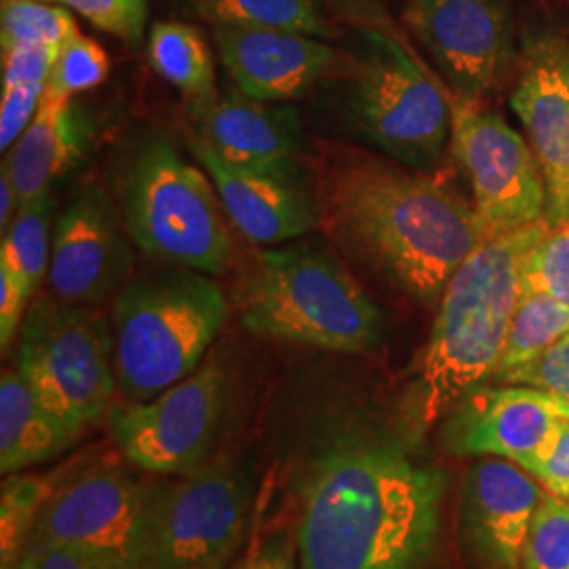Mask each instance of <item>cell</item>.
Listing matches in <instances>:
<instances>
[{"label": "cell", "mask_w": 569, "mask_h": 569, "mask_svg": "<svg viewBox=\"0 0 569 569\" xmlns=\"http://www.w3.org/2000/svg\"><path fill=\"white\" fill-rule=\"evenodd\" d=\"M331 430L296 533L300 569L425 568L446 475L359 418L336 413Z\"/></svg>", "instance_id": "6da1fadb"}, {"label": "cell", "mask_w": 569, "mask_h": 569, "mask_svg": "<svg viewBox=\"0 0 569 569\" xmlns=\"http://www.w3.org/2000/svg\"><path fill=\"white\" fill-rule=\"evenodd\" d=\"M319 201L345 249L425 305L488 237L475 204L448 186L361 154L329 167Z\"/></svg>", "instance_id": "7a4b0ae2"}, {"label": "cell", "mask_w": 569, "mask_h": 569, "mask_svg": "<svg viewBox=\"0 0 569 569\" xmlns=\"http://www.w3.org/2000/svg\"><path fill=\"white\" fill-rule=\"evenodd\" d=\"M549 222L488 234L441 296L416 385V422L432 427L496 373L521 298V260Z\"/></svg>", "instance_id": "3957f363"}, {"label": "cell", "mask_w": 569, "mask_h": 569, "mask_svg": "<svg viewBox=\"0 0 569 569\" xmlns=\"http://www.w3.org/2000/svg\"><path fill=\"white\" fill-rule=\"evenodd\" d=\"M239 306L253 336L346 355L378 346L385 331L363 284L326 243L306 237L256 251Z\"/></svg>", "instance_id": "277c9868"}, {"label": "cell", "mask_w": 569, "mask_h": 569, "mask_svg": "<svg viewBox=\"0 0 569 569\" xmlns=\"http://www.w3.org/2000/svg\"><path fill=\"white\" fill-rule=\"evenodd\" d=\"M228 315L222 287L167 264L131 277L112 308L114 371L122 401H146L203 366Z\"/></svg>", "instance_id": "5b68a950"}, {"label": "cell", "mask_w": 569, "mask_h": 569, "mask_svg": "<svg viewBox=\"0 0 569 569\" xmlns=\"http://www.w3.org/2000/svg\"><path fill=\"white\" fill-rule=\"evenodd\" d=\"M117 192L127 232L146 256L211 277L230 264L232 241L218 190L169 140L138 143Z\"/></svg>", "instance_id": "8992f818"}, {"label": "cell", "mask_w": 569, "mask_h": 569, "mask_svg": "<svg viewBox=\"0 0 569 569\" xmlns=\"http://www.w3.org/2000/svg\"><path fill=\"white\" fill-rule=\"evenodd\" d=\"M348 114L367 142L411 169H430L451 140V98L443 84L380 20L361 28Z\"/></svg>", "instance_id": "52a82bcc"}, {"label": "cell", "mask_w": 569, "mask_h": 569, "mask_svg": "<svg viewBox=\"0 0 569 569\" xmlns=\"http://www.w3.org/2000/svg\"><path fill=\"white\" fill-rule=\"evenodd\" d=\"M13 367L42 406L77 432L114 407V333L96 306L37 298L23 317Z\"/></svg>", "instance_id": "ba28073f"}, {"label": "cell", "mask_w": 569, "mask_h": 569, "mask_svg": "<svg viewBox=\"0 0 569 569\" xmlns=\"http://www.w3.org/2000/svg\"><path fill=\"white\" fill-rule=\"evenodd\" d=\"M253 483L241 465L218 458L152 483L150 569H226L243 547Z\"/></svg>", "instance_id": "9c48e42d"}, {"label": "cell", "mask_w": 569, "mask_h": 569, "mask_svg": "<svg viewBox=\"0 0 569 569\" xmlns=\"http://www.w3.org/2000/svg\"><path fill=\"white\" fill-rule=\"evenodd\" d=\"M32 540L77 547L106 569H150L152 483L119 465L72 468L42 509Z\"/></svg>", "instance_id": "30bf717a"}, {"label": "cell", "mask_w": 569, "mask_h": 569, "mask_svg": "<svg viewBox=\"0 0 569 569\" xmlns=\"http://www.w3.org/2000/svg\"><path fill=\"white\" fill-rule=\"evenodd\" d=\"M228 373L216 359L146 401H121L108 428L122 456L146 472L176 477L209 462L224 425Z\"/></svg>", "instance_id": "8fae6325"}, {"label": "cell", "mask_w": 569, "mask_h": 569, "mask_svg": "<svg viewBox=\"0 0 569 569\" xmlns=\"http://www.w3.org/2000/svg\"><path fill=\"white\" fill-rule=\"evenodd\" d=\"M451 150L488 234L547 222V183L529 143L481 102L451 96Z\"/></svg>", "instance_id": "7c38bea8"}, {"label": "cell", "mask_w": 569, "mask_h": 569, "mask_svg": "<svg viewBox=\"0 0 569 569\" xmlns=\"http://www.w3.org/2000/svg\"><path fill=\"white\" fill-rule=\"evenodd\" d=\"M133 241L119 203L91 183L63 209L51 244L47 281L56 298L98 306L117 296L131 277Z\"/></svg>", "instance_id": "4fadbf2b"}, {"label": "cell", "mask_w": 569, "mask_h": 569, "mask_svg": "<svg viewBox=\"0 0 569 569\" xmlns=\"http://www.w3.org/2000/svg\"><path fill=\"white\" fill-rule=\"evenodd\" d=\"M566 418L568 403L549 390L479 387L449 409L441 446L458 458H502L529 470Z\"/></svg>", "instance_id": "5bb4252c"}, {"label": "cell", "mask_w": 569, "mask_h": 569, "mask_svg": "<svg viewBox=\"0 0 569 569\" xmlns=\"http://www.w3.org/2000/svg\"><path fill=\"white\" fill-rule=\"evenodd\" d=\"M406 18L456 96L481 102L496 87L512 49L500 0H411Z\"/></svg>", "instance_id": "9a60e30c"}, {"label": "cell", "mask_w": 569, "mask_h": 569, "mask_svg": "<svg viewBox=\"0 0 569 569\" xmlns=\"http://www.w3.org/2000/svg\"><path fill=\"white\" fill-rule=\"evenodd\" d=\"M190 150L216 186L226 216L251 243L298 241L323 222L321 201L302 176L234 167L197 138H190Z\"/></svg>", "instance_id": "2e32d148"}, {"label": "cell", "mask_w": 569, "mask_h": 569, "mask_svg": "<svg viewBox=\"0 0 569 569\" xmlns=\"http://www.w3.org/2000/svg\"><path fill=\"white\" fill-rule=\"evenodd\" d=\"M194 138L226 163L253 171L302 176L305 143L296 108L247 98L239 89L190 103Z\"/></svg>", "instance_id": "e0dca14e"}, {"label": "cell", "mask_w": 569, "mask_h": 569, "mask_svg": "<svg viewBox=\"0 0 569 569\" xmlns=\"http://www.w3.org/2000/svg\"><path fill=\"white\" fill-rule=\"evenodd\" d=\"M542 489L528 470L486 458L468 470L460 528L468 550L486 569H521L529 526Z\"/></svg>", "instance_id": "ac0fdd59"}, {"label": "cell", "mask_w": 569, "mask_h": 569, "mask_svg": "<svg viewBox=\"0 0 569 569\" xmlns=\"http://www.w3.org/2000/svg\"><path fill=\"white\" fill-rule=\"evenodd\" d=\"M547 183V222L569 220V47H531L512 98Z\"/></svg>", "instance_id": "d6986e66"}, {"label": "cell", "mask_w": 569, "mask_h": 569, "mask_svg": "<svg viewBox=\"0 0 569 569\" xmlns=\"http://www.w3.org/2000/svg\"><path fill=\"white\" fill-rule=\"evenodd\" d=\"M213 37L234 87L260 102L305 96L336 60L329 42L300 32L213 26Z\"/></svg>", "instance_id": "ffe728a7"}, {"label": "cell", "mask_w": 569, "mask_h": 569, "mask_svg": "<svg viewBox=\"0 0 569 569\" xmlns=\"http://www.w3.org/2000/svg\"><path fill=\"white\" fill-rule=\"evenodd\" d=\"M91 124L72 100L42 93L34 121L9 150L2 167L9 171L21 204L49 194L51 183L81 159Z\"/></svg>", "instance_id": "44dd1931"}, {"label": "cell", "mask_w": 569, "mask_h": 569, "mask_svg": "<svg viewBox=\"0 0 569 569\" xmlns=\"http://www.w3.org/2000/svg\"><path fill=\"white\" fill-rule=\"evenodd\" d=\"M81 432L68 427L13 369L0 376V470L16 475L58 458L70 448Z\"/></svg>", "instance_id": "7402d4cb"}, {"label": "cell", "mask_w": 569, "mask_h": 569, "mask_svg": "<svg viewBox=\"0 0 569 569\" xmlns=\"http://www.w3.org/2000/svg\"><path fill=\"white\" fill-rule=\"evenodd\" d=\"M148 60L154 72L190 103L204 102L218 93L211 51L201 32L188 23H154L148 34Z\"/></svg>", "instance_id": "603a6c76"}, {"label": "cell", "mask_w": 569, "mask_h": 569, "mask_svg": "<svg viewBox=\"0 0 569 569\" xmlns=\"http://www.w3.org/2000/svg\"><path fill=\"white\" fill-rule=\"evenodd\" d=\"M72 468L53 472H16L0 488V569H16L28 549L42 509Z\"/></svg>", "instance_id": "cb8c5ba5"}, {"label": "cell", "mask_w": 569, "mask_h": 569, "mask_svg": "<svg viewBox=\"0 0 569 569\" xmlns=\"http://www.w3.org/2000/svg\"><path fill=\"white\" fill-rule=\"evenodd\" d=\"M192 7L213 26L300 32L323 41L331 37L319 0H192Z\"/></svg>", "instance_id": "d4e9b609"}, {"label": "cell", "mask_w": 569, "mask_h": 569, "mask_svg": "<svg viewBox=\"0 0 569 569\" xmlns=\"http://www.w3.org/2000/svg\"><path fill=\"white\" fill-rule=\"evenodd\" d=\"M568 333V305L555 300L549 293L521 291L510 321L507 345L491 380L500 382L510 371L536 361Z\"/></svg>", "instance_id": "484cf974"}, {"label": "cell", "mask_w": 569, "mask_h": 569, "mask_svg": "<svg viewBox=\"0 0 569 569\" xmlns=\"http://www.w3.org/2000/svg\"><path fill=\"white\" fill-rule=\"evenodd\" d=\"M51 197L21 204L13 224L2 234L0 268L9 270L34 296L51 264Z\"/></svg>", "instance_id": "4316f807"}, {"label": "cell", "mask_w": 569, "mask_h": 569, "mask_svg": "<svg viewBox=\"0 0 569 569\" xmlns=\"http://www.w3.org/2000/svg\"><path fill=\"white\" fill-rule=\"evenodd\" d=\"M77 34H81V30L66 7L42 0H2V51L21 44H47L61 49Z\"/></svg>", "instance_id": "83f0119b"}, {"label": "cell", "mask_w": 569, "mask_h": 569, "mask_svg": "<svg viewBox=\"0 0 569 569\" xmlns=\"http://www.w3.org/2000/svg\"><path fill=\"white\" fill-rule=\"evenodd\" d=\"M521 291L549 293L569 306V220L549 226L521 260Z\"/></svg>", "instance_id": "f1b7e54d"}, {"label": "cell", "mask_w": 569, "mask_h": 569, "mask_svg": "<svg viewBox=\"0 0 569 569\" xmlns=\"http://www.w3.org/2000/svg\"><path fill=\"white\" fill-rule=\"evenodd\" d=\"M521 569H569V502L542 489Z\"/></svg>", "instance_id": "f546056e"}, {"label": "cell", "mask_w": 569, "mask_h": 569, "mask_svg": "<svg viewBox=\"0 0 569 569\" xmlns=\"http://www.w3.org/2000/svg\"><path fill=\"white\" fill-rule=\"evenodd\" d=\"M108 72L110 61L102 47L84 34H77L61 47L44 93L61 100H72L79 93L100 87Z\"/></svg>", "instance_id": "4dcf8cb0"}, {"label": "cell", "mask_w": 569, "mask_h": 569, "mask_svg": "<svg viewBox=\"0 0 569 569\" xmlns=\"http://www.w3.org/2000/svg\"><path fill=\"white\" fill-rule=\"evenodd\" d=\"M77 11L81 18L103 32L129 44L142 41L146 26V0H42Z\"/></svg>", "instance_id": "1f68e13d"}, {"label": "cell", "mask_w": 569, "mask_h": 569, "mask_svg": "<svg viewBox=\"0 0 569 569\" xmlns=\"http://www.w3.org/2000/svg\"><path fill=\"white\" fill-rule=\"evenodd\" d=\"M498 385L540 388L557 397H566L569 392V333L536 361L510 371Z\"/></svg>", "instance_id": "d6a6232c"}, {"label": "cell", "mask_w": 569, "mask_h": 569, "mask_svg": "<svg viewBox=\"0 0 569 569\" xmlns=\"http://www.w3.org/2000/svg\"><path fill=\"white\" fill-rule=\"evenodd\" d=\"M44 84H2L0 100V150H11L34 121Z\"/></svg>", "instance_id": "836d02e7"}, {"label": "cell", "mask_w": 569, "mask_h": 569, "mask_svg": "<svg viewBox=\"0 0 569 569\" xmlns=\"http://www.w3.org/2000/svg\"><path fill=\"white\" fill-rule=\"evenodd\" d=\"M60 49L47 44H21L2 51V84H44Z\"/></svg>", "instance_id": "e575fe53"}, {"label": "cell", "mask_w": 569, "mask_h": 569, "mask_svg": "<svg viewBox=\"0 0 569 569\" xmlns=\"http://www.w3.org/2000/svg\"><path fill=\"white\" fill-rule=\"evenodd\" d=\"M528 472L552 496L569 502V418L561 420L549 448L545 449V453Z\"/></svg>", "instance_id": "d590c367"}, {"label": "cell", "mask_w": 569, "mask_h": 569, "mask_svg": "<svg viewBox=\"0 0 569 569\" xmlns=\"http://www.w3.org/2000/svg\"><path fill=\"white\" fill-rule=\"evenodd\" d=\"M16 569H106L98 559L84 550L53 542V540H32L23 550Z\"/></svg>", "instance_id": "8d00e7d4"}, {"label": "cell", "mask_w": 569, "mask_h": 569, "mask_svg": "<svg viewBox=\"0 0 569 569\" xmlns=\"http://www.w3.org/2000/svg\"><path fill=\"white\" fill-rule=\"evenodd\" d=\"M32 293L9 270L0 268V346L7 350L20 333Z\"/></svg>", "instance_id": "74e56055"}, {"label": "cell", "mask_w": 569, "mask_h": 569, "mask_svg": "<svg viewBox=\"0 0 569 569\" xmlns=\"http://www.w3.org/2000/svg\"><path fill=\"white\" fill-rule=\"evenodd\" d=\"M232 569H300L298 547L287 533H274L249 550Z\"/></svg>", "instance_id": "f35d334b"}, {"label": "cell", "mask_w": 569, "mask_h": 569, "mask_svg": "<svg viewBox=\"0 0 569 569\" xmlns=\"http://www.w3.org/2000/svg\"><path fill=\"white\" fill-rule=\"evenodd\" d=\"M21 201L9 171L2 167L0 171V232L4 234L20 213Z\"/></svg>", "instance_id": "ab89813d"}, {"label": "cell", "mask_w": 569, "mask_h": 569, "mask_svg": "<svg viewBox=\"0 0 569 569\" xmlns=\"http://www.w3.org/2000/svg\"><path fill=\"white\" fill-rule=\"evenodd\" d=\"M561 399H563V401H566V403H568L569 407V392L568 395H566V397H561Z\"/></svg>", "instance_id": "60d3db41"}]
</instances>
